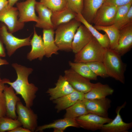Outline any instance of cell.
Listing matches in <instances>:
<instances>
[{"instance_id":"obj_1","label":"cell","mask_w":132,"mask_h":132,"mask_svg":"<svg viewBox=\"0 0 132 132\" xmlns=\"http://www.w3.org/2000/svg\"><path fill=\"white\" fill-rule=\"evenodd\" d=\"M12 66L16 71L17 78L13 82H11L9 79L6 78L5 83L11 86L15 91L16 95L21 96L26 107L31 108L33 105L36 93L38 90V87L33 83H29L28 81V76L33 70L17 63L12 64Z\"/></svg>"},{"instance_id":"obj_2","label":"cell","mask_w":132,"mask_h":132,"mask_svg":"<svg viewBox=\"0 0 132 132\" xmlns=\"http://www.w3.org/2000/svg\"><path fill=\"white\" fill-rule=\"evenodd\" d=\"M121 56L114 50L106 48L103 62L109 77L124 84L126 66Z\"/></svg>"},{"instance_id":"obj_3","label":"cell","mask_w":132,"mask_h":132,"mask_svg":"<svg viewBox=\"0 0 132 132\" xmlns=\"http://www.w3.org/2000/svg\"><path fill=\"white\" fill-rule=\"evenodd\" d=\"M81 23L74 19L60 25L56 28L55 40L59 50L66 51L72 50L73 38Z\"/></svg>"},{"instance_id":"obj_4","label":"cell","mask_w":132,"mask_h":132,"mask_svg":"<svg viewBox=\"0 0 132 132\" xmlns=\"http://www.w3.org/2000/svg\"><path fill=\"white\" fill-rule=\"evenodd\" d=\"M105 49L93 37L87 45L75 54L74 62L86 63L95 61L103 62Z\"/></svg>"},{"instance_id":"obj_5","label":"cell","mask_w":132,"mask_h":132,"mask_svg":"<svg viewBox=\"0 0 132 132\" xmlns=\"http://www.w3.org/2000/svg\"><path fill=\"white\" fill-rule=\"evenodd\" d=\"M31 36V35L25 38H19L8 32L5 25L1 24L0 27V39L5 45L9 56H11L18 49L30 45Z\"/></svg>"},{"instance_id":"obj_6","label":"cell","mask_w":132,"mask_h":132,"mask_svg":"<svg viewBox=\"0 0 132 132\" xmlns=\"http://www.w3.org/2000/svg\"><path fill=\"white\" fill-rule=\"evenodd\" d=\"M16 111L18 115L17 119L23 127L31 132H35L37 127L38 117L30 108L24 106L20 101L16 105Z\"/></svg>"},{"instance_id":"obj_7","label":"cell","mask_w":132,"mask_h":132,"mask_svg":"<svg viewBox=\"0 0 132 132\" xmlns=\"http://www.w3.org/2000/svg\"><path fill=\"white\" fill-rule=\"evenodd\" d=\"M18 15L16 7L8 5L0 11V21L6 25L9 32L11 33L21 30L24 26V23L19 21Z\"/></svg>"},{"instance_id":"obj_8","label":"cell","mask_w":132,"mask_h":132,"mask_svg":"<svg viewBox=\"0 0 132 132\" xmlns=\"http://www.w3.org/2000/svg\"><path fill=\"white\" fill-rule=\"evenodd\" d=\"M76 119L80 127L93 131L100 130L103 125L112 120L109 117H104L91 113L82 115Z\"/></svg>"},{"instance_id":"obj_9","label":"cell","mask_w":132,"mask_h":132,"mask_svg":"<svg viewBox=\"0 0 132 132\" xmlns=\"http://www.w3.org/2000/svg\"><path fill=\"white\" fill-rule=\"evenodd\" d=\"M82 100L88 113L108 118V111L111 107V100L106 97L100 99H89L84 98Z\"/></svg>"},{"instance_id":"obj_10","label":"cell","mask_w":132,"mask_h":132,"mask_svg":"<svg viewBox=\"0 0 132 132\" xmlns=\"http://www.w3.org/2000/svg\"><path fill=\"white\" fill-rule=\"evenodd\" d=\"M64 76L72 87L76 90L85 94L89 91L94 83L90 80L79 74L71 69L64 72Z\"/></svg>"},{"instance_id":"obj_11","label":"cell","mask_w":132,"mask_h":132,"mask_svg":"<svg viewBox=\"0 0 132 132\" xmlns=\"http://www.w3.org/2000/svg\"><path fill=\"white\" fill-rule=\"evenodd\" d=\"M117 7L103 4L97 11L92 23L94 25L102 26L113 25Z\"/></svg>"},{"instance_id":"obj_12","label":"cell","mask_w":132,"mask_h":132,"mask_svg":"<svg viewBox=\"0 0 132 132\" xmlns=\"http://www.w3.org/2000/svg\"><path fill=\"white\" fill-rule=\"evenodd\" d=\"M125 102L120 106L117 107L116 109V115L114 119L110 122L104 124L100 130L101 132H128L132 127V122L127 123L123 120L120 114L121 109L125 106Z\"/></svg>"},{"instance_id":"obj_13","label":"cell","mask_w":132,"mask_h":132,"mask_svg":"<svg viewBox=\"0 0 132 132\" xmlns=\"http://www.w3.org/2000/svg\"><path fill=\"white\" fill-rule=\"evenodd\" d=\"M119 36L116 47L114 50L121 56L131 49L132 47V22L119 29Z\"/></svg>"},{"instance_id":"obj_14","label":"cell","mask_w":132,"mask_h":132,"mask_svg":"<svg viewBox=\"0 0 132 132\" xmlns=\"http://www.w3.org/2000/svg\"><path fill=\"white\" fill-rule=\"evenodd\" d=\"M36 0H27L22 2L17 3L16 8L19 12L18 20L24 23L30 21L36 22L38 17L35 12Z\"/></svg>"},{"instance_id":"obj_15","label":"cell","mask_w":132,"mask_h":132,"mask_svg":"<svg viewBox=\"0 0 132 132\" xmlns=\"http://www.w3.org/2000/svg\"><path fill=\"white\" fill-rule=\"evenodd\" d=\"M75 90L72 87L64 76L60 75L54 88H48L46 92L53 101L68 95Z\"/></svg>"},{"instance_id":"obj_16","label":"cell","mask_w":132,"mask_h":132,"mask_svg":"<svg viewBox=\"0 0 132 132\" xmlns=\"http://www.w3.org/2000/svg\"><path fill=\"white\" fill-rule=\"evenodd\" d=\"M93 36L87 28L81 24L75 33L72 44V50L76 54L91 40Z\"/></svg>"},{"instance_id":"obj_17","label":"cell","mask_w":132,"mask_h":132,"mask_svg":"<svg viewBox=\"0 0 132 132\" xmlns=\"http://www.w3.org/2000/svg\"><path fill=\"white\" fill-rule=\"evenodd\" d=\"M35 10L38 14L35 27L43 29H54L51 20L52 11L40 2H36Z\"/></svg>"},{"instance_id":"obj_18","label":"cell","mask_w":132,"mask_h":132,"mask_svg":"<svg viewBox=\"0 0 132 132\" xmlns=\"http://www.w3.org/2000/svg\"><path fill=\"white\" fill-rule=\"evenodd\" d=\"M3 93L5 98L6 116L13 119H17L16 105L17 102L21 101L20 99L17 96L11 86L9 87L5 85Z\"/></svg>"},{"instance_id":"obj_19","label":"cell","mask_w":132,"mask_h":132,"mask_svg":"<svg viewBox=\"0 0 132 132\" xmlns=\"http://www.w3.org/2000/svg\"><path fill=\"white\" fill-rule=\"evenodd\" d=\"M72 127L80 128L76 119L64 117L48 124L37 127L35 132H42L47 129L53 128L54 132H63L67 128Z\"/></svg>"},{"instance_id":"obj_20","label":"cell","mask_w":132,"mask_h":132,"mask_svg":"<svg viewBox=\"0 0 132 132\" xmlns=\"http://www.w3.org/2000/svg\"><path fill=\"white\" fill-rule=\"evenodd\" d=\"M85 94L75 90L72 92L52 101L58 113L70 107L77 101L84 98Z\"/></svg>"},{"instance_id":"obj_21","label":"cell","mask_w":132,"mask_h":132,"mask_svg":"<svg viewBox=\"0 0 132 132\" xmlns=\"http://www.w3.org/2000/svg\"><path fill=\"white\" fill-rule=\"evenodd\" d=\"M32 47L31 51L27 54V58L30 61L36 59L41 60L46 53L43 41L41 35H38L34 28V34L30 41Z\"/></svg>"},{"instance_id":"obj_22","label":"cell","mask_w":132,"mask_h":132,"mask_svg":"<svg viewBox=\"0 0 132 132\" xmlns=\"http://www.w3.org/2000/svg\"><path fill=\"white\" fill-rule=\"evenodd\" d=\"M114 92V89L108 85L99 82L94 83L91 89L85 94L84 98L93 99L104 98L112 95Z\"/></svg>"},{"instance_id":"obj_23","label":"cell","mask_w":132,"mask_h":132,"mask_svg":"<svg viewBox=\"0 0 132 132\" xmlns=\"http://www.w3.org/2000/svg\"><path fill=\"white\" fill-rule=\"evenodd\" d=\"M77 14L66 7L61 10L52 12L51 20L54 29L60 25L75 18Z\"/></svg>"},{"instance_id":"obj_24","label":"cell","mask_w":132,"mask_h":132,"mask_svg":"<svg viewBox=\"0 0 132 132\" xmlns=\"http://www.w3.org/2000/svg\"><path fill=\"white\" fill-rule=\"evenodd\" d=\"M43 32L42 39L45 51V56L49 58L54 54H58L59 49L55 42L54 29H43Z\"/></svg>"},{"instance_id":"obj_25","label":"cell","mask_w":132,"mask_h":132,"mask_svg":"<svg viewBox=\"0 0 132 132\" xmlns=\"http://www.w3.org/2000/svg\"><path fill=\"white\" fill-rule=\"evenodd\" d=\"M104 0H84L81 14L89 23H92L96 13L103 4Z\"/></svg>"},{"instance_id":"obj_26","label":"cell","mask_w":132,"mask_h":132,"mask_svg":"<svg viewBox=\"0 0 132 132\" xmlns=\"http://www.w3.org/2000/svg\"><path fill=\"white\" fill-rule=\"evenodd\" d=\"M82 23L88 30L99 43L105 48H109L110 41L107 34L100 33L91 24L88 23L83 17L81 14H77L75 18Z\"/></svg>"},{"instance_id":"obj_27","label":"cell","mask_w":132,"mask_h":132,"mask_svg":"<svg viewBox=\"0 0 132 132\" xmlns=\"http://www.w3.org/2000/svg\"><path fill=\"white\" fill-rule=\"evenodd\" d=\"M97 30L104 31L107 34L110 41V48L114 50L116 47L119 36V31L114 25L106 26L94 25Z\"/></svg>"},{"instance_id":"obj_28","label":"cell","mask_w":132,"mask_h":132,"mask_svg":"<svg viewBox=\"0 0 132 132\" xmlns=\"http://www.w3.org/2000/svg\"><path fill=\"white\" fill-rule=\"evenodd\" d=\"M68 63L71 68L81 76L90 80H97L98 76L91 71L86 63L71 61Z\"/></svg>"},{"instance_id":"obj_29","label":"cell","mask_w":132,"mask_h":132,"mask_svg":"<svg viewBox=\"0 0 132 132\" xmlns=\"http://www.w3.org/2000/svg\"><path fill=\"white\" fill-rule=\"evenodd\" d=\"M64 117L76 119L88 113L82 100L77 101L74 104L65 110Z\"/></svg>"},{"instance_id":"obj_30","label":"cell","mask_w":132,"mask_h":132,"mask_svg":"<svg viewBox=\"0 0 132 132\" xmlns=\"http://www.w3.org/2000/svg\"><path fill=\"white\" fill-rule=\"evenodd\" d=\"M22 126L17 119H13L7 116L0 119V132H4L11 130L16 127Z\"/></svg>"},{"instance_id":"obj_31","label":"cell","mask_w":132,"mask_h":132,"mask_svg":"<svg viewBox=\"0 0 132 132\" xmlns=\"http://www.w3.org/2000/svg\"><path fill=\"white\" fill-rule=\"evenodd\" d=\"M86 63L91 71L97 76L103 78L109 77L103 62L95 61Z\"/></svg>"},{"instance_id":"obj_32","label":"cell","mask_w":132,"mask_h":132,"mask_svg":"<svg viewBox=\"0 0 132 132\" xmlns=\"http://www.w3.org/2000/svg\"><path fill=\"white\" fill-rule=\"evenodd\" d=\"M40 2L52 12L61 10L66 7V1L65 0H41Z\"/></svg>"},{"instance_id":"obj_33","label":"cell","mask_w":132,"mask_h":132,"mask_svg":"<svg viewBox=\"0 0 132 132\" xmlns=\"http://www.w3.org/2000/svg\"><path fill=\"white\" fill-rule=\"evenodd\" d=\"M132 2L117 7L114 23L116 26L125 17L128 12L132 6Z\"/></svg>"},{"instance_id":"obj_34","label":"cell","mask_w":132,"mask_h":132,"mask_svg":"<svg viewBox=\"0 0 132 132\" xmlns=\"http://www.w3.org/2000/svg\"><path fill=\"white\" fill-rule=\"evenodd\" d=\"M83 3L84 0H67L66 6L77 14H81Z\"/></svg>"},{"instance_id":"obj_35","label":"cell","mask_w":132,"mask_h":132,"mask_svg":"<svg viewBox=\"0 0 132 132\" xmlns=\"http://www.w3.org/2000/svg\"><path fill=\"white\" fill-rule=\"evenodd\" d=\"M131 22H132V6L125 16L115 26L119 29Z\"/></svg>"},{"instance_id":"obj_36","label":"cell","mask_w":132,"mask_h":132,"mask_svg":"<svg viewBox=\"0 0 132 132\" xmlns=\"http://www.w3.org/2000/svg\"><path fill=\"white\" fill-rule=\"evenodd\" d=\"M132 2V0H104L103 4L117 7Z\"/></svg>"},{"instance_id":"obj_37","label":"cell","mask_w":132,"mask_h":132,"mask_svg":"<svg viewBox=\"0 0 132 132\" xmlns=\"http://www.w3.org/2000/svg\"><path fill=\"white\" fill-rule=\"evenodd\" d=\"M6 113L5 98L3 92L0 95V119L6 116Z\"/></svg>"},{"instance_id":"obj_38","label":"cell","mask_w":132,"mask_h":132,"mask_svg":"<svg viewBox=\"0 0 132 132\" xmlns=\"http://www.w3.org/2000/svg\"><path fill=\"white\" fill-rule=\"evenodd\" d=\"M8 132H31L27 129L22 127L21 126H19Z\"/></svg>"},{"instance_id":"obj_39","label":"cell","mask_w":132,"mask_h":132,"mask_svg":"<svg viewBox=\"0 0 132 132\" xmlns=\"http://www.w3.org/2000/svg\"><path fill=\"white\" fill-rule=\"evenodd\" d=\"M6 53L3 47V43L0 39V57H5Z\"/></svg>"},{"instance_id":"obj_40","label":"cell","mask_w":132,"mask_h":132,"mask_svg":"<svg viewBox=\"0 0 132 132\" xmlns=\"http://www.w3.org/2000/svg\"><path fill=\"white\" fill-rule=\"evenodd\" d=\"M8 0H0V11L8 5Z\"/></svg>"},{"instance_id":"obj_41","label":"cell","mask_w":132,"mask_h":132,"mask_svg":"<svg viewBox=\"0 0 132 132\" xmlns=\"http://www.w3.org/2000/svg\"><path fill=\"white\" fill-rule=\"evenodd\" d=\"M5 78H4L0 82V95L3 92L4 88Z\"/></svg>"},{"instance_id":"obj_42","label":"cell","mask_w":132,"mask_h":132,"mask_svg":"<svg viewBox=\"0 0 132 132\" xmlns=\"http://www.w3.org/2000/svg\"><path fill=\"white\" fill-rule=\"evenodd\" d=\"M18 0H8V5L10 7H13Z\"/></svg>"},{"instance_id":"obj_43","label":"cell","mask_w":132,"mask_h":132,"mask_svg":"<svg viewBox=\"0 0 132 132\" xmlns=\"http://www.w3.org/2000/svg\"><path fill=\"white\" fill-rule=\"evenodd\" d=\"M9 64L8 62L6 60L0 58V66L3 65H7Z\"/></svg>"},{"instance_id":"obj_44","label":"cell","mask_w":132,"mask_h":132,"mask_svg":"<svg viewBox=\"0 0 132 132\" xmlns=\"http://www.w3.org/2000/svg\"><path fill=\"white\" fill-rule=\"evenodd\" d=\"M2 79H1V78H0V82L2 80Z\"/></svg>"},{"instance_id":"obj_45","label":"cell","mask_w":132,"mask_h":132,"mask_svg":"<svg viewBox=\"0 0 132 132\" xmlns=\"http://www.w3.org/2000/svg\"><path fill=\"white\" fill-rule=\"evenodd\" d=\"M45 0V1H48L49 0Z\"/></svg>"},{"instance_id":"obj_46","label":"cell","mask_w":132,"mask_h":132,"mask_svg":"<svg viewBox=\"0 0 132 132\" xmlns=\"http://www.w3.org/2000/svg\"><path fill=\"white\" fill-rule=\"evenodd\" d=\"M65 0L66 1L67 0Z\"/></svg>"}]
</instances>
